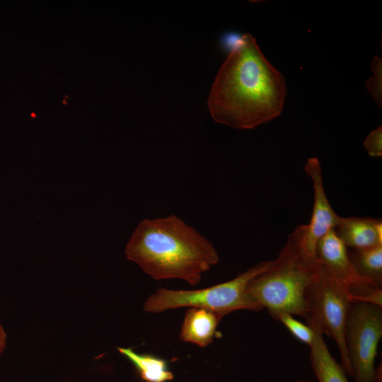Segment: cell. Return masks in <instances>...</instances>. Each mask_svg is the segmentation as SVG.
Listing matches in <instances>:
<instances>
[{"label": "cell", "mask_w": 382, "mask_h": 382, "mask_svg": "<svg viewBox=\"0 0 382 382\" xmlns=\"http://www.w3.org/2000/svg\"><path fill=\"white\" fill-rule=\"evenodd\" d=\"M125 252L154 279H179L190 286L219 260L212 243L175 214L141 221Z\"/></svg>", "instance_id": "2"}, {"label": "cell", "mask_w": 382, "mask_h": 382, "mask_svg": "<svg viewBox=\"0 0 382 382\" xmlns=\"http://www.w3.org/2000/svg\"><path fill=\"white\" fill-rule=\"evenodd\" d=\"M33 117H35V115L34 113H32Z\"/></svg>", "instance_id": "19"}, {"label": "cell", "mask_w": 382, "mask_h": 382, "mask_svg": "<svg viewBox=\"0 0 382 382\" xmlns=\"http://www.w3.org/2000/svg\"><path fill=\"white\" fill-rule=\"evenodd\" d=\"M316 258L337 279L345 284L356 300L362 301L378 288L371 281L360 276L354 270L347 247L331 230L318 243Z\"/></svg>", "instance_id": "8"}, {"label": "cell", "mask_w": 382, "mask_h": 382, "mask_svg": "<svg viewBox=\"0 0 382 382\" xmlns=\"http://www.w3.org/2000/svg\"><path fill=\"white\" fill-rule=\"evenodd\" d=\"M353 296L349 287L317 260L315 274L304 294L307 309L304 319L308 325H316L335 342L341 366L349 376H352V369L346 349L345 329Z\"/></svg>", "instance_id": "5"}, {"label": "cell", "mask_w": 382, "mask_h": 382, "mask_svg": "<svg viewBox=\"0 0 382 382\" xmlns=\"http://www.w3.org/2000/svg\"><path fill=\"white\" fill-rule=\"evenodd\" d=\"M335 231L346 246L362 250L382 245V223L369 218L340 217Z\"/></svg>", "instance_id": "9"}, {"label": "cell", "mask_w": 382, "mask_h": 382, "mask_svg": "<svg viewBox=\"0 0 382 382\" xmlns=\"http://www.w3.org/2000/svg\"><path fill=\"white\" fill-rule=\"evenodd\" d=\"M294 382H310V381H306V380H299V381H296Z\"/></svg>", "instance_id": "18"}, {"label": "cell", "mask_w": 382, "mask_h": 382, "mask_svg": "<svg viewBox=\"0 0 382 382\" xmlns=\"http://www.w3.org/2000/svg\"><path fill=\"white\" fill-rule=\"evenodd\" d=\"M373 76L367 80L366 86L370 95L381 107L382 104V59L377 55L374 57L371 63Z\"/></svg>", "instance_id": "15"}, {"label": "cell", "mask_w": 382, "mask_h": 382, "mask_svg": "<svg viewBox=\"0 0 382 382\" xmlns=\"http://www.w3.org/2000/svg\"><path fill=\"white\" fill-rule=\"evenodd\" d=\"M315 332L311 348V364L318 382H349L341 364L331 355L323 339V333L311 325Z\"/></svg>", "instance_id": "11"}, {"label": "cell", "mask_w": 382, "mask_h": 382, "mask_svg": "<svg viewBox=\"0 0 382 382\" xmlns=\"http://www.w3.org/2000/svg\"><path fill=\"white\" fill-rule=\"evenodd\" d=\"M364 146L371 156L381 157L382 156V128L381 126L367 135L364 141Z\"/></svg>", "instance_id": "16"}, {"label": "cell", "mask_w": 382, "mask_h": 382, "mask_svg": "<svg viewBox=\"0 0 382 382\" xmlns=\"http://www.w3.org/2000/svg\"><path fill=\"white\" fill-rule=\"evenodd\" d=\"M316 266V257L308 256L301 248L295 228L272 265L249 281L246 292L273 318L280 313L305 318L304 294Z\"/></svg>", "instance_id": "3"}, {"label": "cell", "mask_w": 382, "mask_h": 382, "mask_svg": "<svg viewBox=\"0 0 382 382\" xmlns=\"http://www.w3.org/2000/svg\"><path fill=\"white\" fill-rule=\"evenodd\" d=\"M286 96L284 76L267 59L255 38L245 33L221 65L207 104L216 122L247 129L278 117Z\"/></svg>", "instance_id": "1"}, {"label": "cell", "mask_w": 382, "mask_h": 382, "mask_svg": "<svg viewBox=\"0 0 382 382\" xmlns=\"http://www.w3.org/2000/svg\"><path fill=\"white\" fill-rule=\"evenodd\" d=\"M274 319L280 321L296 339L309 347L312 345L315 332L309 325L301 323L293 315L286 313H279Z\"/></svg>", "instance_id": "14"}, {"label": "cell", "mask_w": 382, "mask_h": 382, "mask_svg": "<svg viewBox=\"0 0 382 382\" xmlns=\"http://www.w3.org/2000/svg\"><path fill=\"white\" fill-rule=\"evenodd\" d=\"M382 306L355 301L351 303L345 329L346 349L355 382H376L374 366L382 336Z\"/></svg>", "instance_id": "6"}, {"label": "cell", "mask_w": 382, "mask_h": 382, "mask_svg": "<svg viewBox=\"0 0 382 382\" xmlns=\"http://www.w3.org/2000/svg\"><path fill=\"white\" fill-rule=\"evenodd\" d=\"M305 170L311 178L314 190V202L310 223L296 228L303 251L309 257H316L318 241L337 226L340 216L330 206L325 192L321 166L318 158H309Z\"/></svg>", "instance_id": "7"}, {"label": "cell", "mask_w": 382, "mask_h": 382, "mask_svg": "<svg viewBox=\"0 0 382 382\" xmlns=\"http://www.w3.org/2000/svg\"><path fill=\"white\" fill-rule=\"evenodd\" d=\"M273 260L261 261L231 280L201 289L174 290L158 287L144 304V311L158 313L182 307L207 309L224 317L238 310L259 311L263 308L246 292L249 281L267 270Z\"/></svg>", "instance_id": "4"}, {"label": "cell", "mask_w": 382, "mask_h": 382, "mask_svg": "<svg viewBox=\"0 0 382 382\" xmlns=\"http://www.w3.org/2000/svg\"><path fill=\"white\" fill-rule=\"evenodd\" d=\"M117 351L137 369L146 382H166L173 378L164 359L149 354H141L130 347H117Z\"/></svg>", "instance_id": "12"}, {"label": "cell", "mask_w": 382, "mask_h": 382, "mask_svg": "<svg viewBox=\"0 0 382 382\" xmlns=\"http://www.w3.org/2000/svg\"><path fill=\"white\" fill-rule=\"evenodd\" d=\"M356 272L371 281L378 288L382 286V245L356 250L349 255Z\"/></svg>", "instance_id": "13"}, {"label": "cell", "mask_w": 382, "mask_h": 382, "mask_svg": "<svg viewBox=\"0 0 382 382\" xmlns=\"http://www.w3.org/2000/svg\"><path fill=\"white\" fill-rule=\"evenodd\" d=\"M6 333L0 323V354L4 352L6 346Z\"/></svg>", "instance_id": "17"}, {"label": "cell", "mask_w": 382, "mask_h": 382, "mask_svg": "<svg viewBox=\"0 0 382 382\" xmlns=\"http://www.w3.org/2000/svg\"><path fill=\"white\" fill-rule=\"evenodd\" d=\"M222 318L213 311L190 307L185 312L179 338L183 342L205 347L213 342Z\"/></svg>", "instance_id": "10"}]
</instances>
